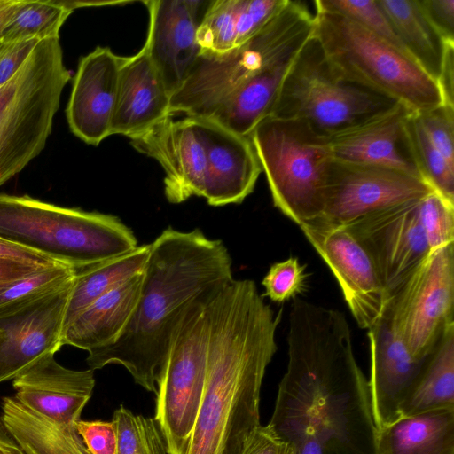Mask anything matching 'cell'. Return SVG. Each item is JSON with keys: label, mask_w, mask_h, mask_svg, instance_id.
I'll return each instance as SVG.
<instances>
[{"label": "cell", "mask_w": 454, "mask_h": 454, "mask_svg": "<svg viewBox=\"0 0 454 454\" xmlns=\"http://www.w3.org/2000/svg\"><path fill=\"white\" fill-rule=\"evenodd\" d=\"M315 9L312 35L341 79L415 113L443 104L437 82L405 51L340 13Z\"/></svg>", "instance_id": "obj_5"}, {"label": "cell", "mask_w": 454, "mask_h": 454, "mask_svg": "<svg viewBox=\"0 0 454 454\" xmlns=\"http://www.w3.org/2000/svg\"><path fill=\"white\" fill-rule=\"evenodd\" d=\"M9 44H4V43H2L0 42V57L1 55L6 51V49L8 48Z\"/></svg>", "instance_id": "obj_50"}, {"label": "cell", "mask_w": 454, "mask_h": 454, "mask_svg": "<svg viewBox=\"0 0 454 454\" xmlns=\"http://www.w3.org/2000/svg\"><path fill=\"white\" fill-rule=\"evenodd\" d=\"M95 386L93 370H70L47 355L13 379L15 397L54 421L75 425Z\"/></svg>", "instance_id": "obj_22"}, {"label": "cell", "mask_w": 454, "mask_h": 454, "mask_svg": "<svg viewBox=\"0 0 454 454\" xmlns=\"http://www.w3.org/2000/svg\"><path fill=\"white\" fill-rule=\"evenodd\" d=\"M242 454H295L294 447L278 438L268 426L260 425L248 437Z\"/></svg>", "instance_id": "obj_43"}, {"label": "cell", "mask_w": 454, "mask_h": 454, "mask_svg": "<svg viewBox=\"0 0 454 454\" xmlns=\"http://www.w3.org/2000/svg\"><path fill=\"white\" fill-rule=\"evenodd\" d=\"M313 25L299 33L280 53L244 81L209 118L232 132L249 137L270 115L284 79L311 36Z\"/></svg>", "instance_id": "obj_23"}, {"label": "cell", "mask_w": 454, "mask_h": 454, "mask_svg": "<svg viewBox=\"0 0 454 454\" xmlns=\"http://www.w3.org/2000/svg\"><path fill=\"white\" fill-rule=\"evenodd\" d=\"M121 57L97 47L79 60L66 108L72 133L98 145L111 136Z\"/></svg>", "instance_id": "obj_20"}, {"label": "cell", "mask_w": 454, "mask_h": 454, "mask_svg": "<svg viewBox=\"0 0 454 454\" xmlns=\"http://www.w3.org/2000/svg\"><path fill=\"white\" fill-rule=\"evenodd\" d=\"M314 4L315 8L338 12L348 17L390 44L405 51L378 0H317Z\"/></svg>", "instance_id": "obj_36"}, {"label": "cell", "mask_w": 454, "mask_h": 454, "mask_svg": "<svg viewBox=\"0 0 454 454\" xmlns=\"http://www.w3.org/2000/svg\"><path fill=\"white\" fill-rule=\"evenodd\" d=\"M367 331L371 352L368 385L372 416L379 430L401 418V405L415 385L428 356L422 360L411 356L393 330L386 311Z\"/></svg>", "instance_id": "obj_21"}, {"label": "cell", "mask_w": 454, "mask_h": 454, "mask_svg": "<svg viewBox=\"0 0 454 454\" xmlns=\"http://www.w3.org/2000/svg\"><path fill=\"white\" fill-rule=\"evenodd\" d=\"M39 41L32 38L9 44L0 57V86L17 72Z\"/></svg>", "instance_id": "obj_44"}, {"label": "cell", "mask_w": 454, "mask_h": 454, "mask_svg": "<svg viewBox=\"0 0 454 454\" xmlns=\"http://www.w3.org/2000/svg\"><path fill=\"white\" fill-rule=\"evenodd\" d=\"M0 257L16 258L43 264L59 262L51 258L0 238Z\"/></svg>", "instance_id": "obj_47"}, {"label": "cell", "mask_w": 454, "mask_h": 454, "mask_svg": "<svg viewBox=\"0 0 454 454\" xmlns=\"http://www.w3.org/2000/svg\"><path fill=\"white\" fill-rule=\"evenodd\" d=\"M437 84L442 94V103L454 106V43H445Z\"/></svg>", "instance_id": "obj_46"}, {"label": "cell", "mask_w": 454, "mask_h": 454, "mask_svg": "<svg viewBox=\"0 0 454 454\" xmlns=\"http://www.w3.org/2000/svg\"><path fill=\"white\" fill-rule=\"evenodd\" d=\"M418 215L430 252L454 243V202L433 191L418 203Z\"/></svg>", "instance_id": "obj_37"}, {"label": "cell", "mask_w": 454, "mask_h": 454, "mask_svg": "<svg viewBox=\"0 0 454 454\" xmlns=\"http://www.w3.org/2000/svg\"><path fill=\"white\" fill-rule=\"evenodd\" d=\"M351 337L342 312L293 299L287 369L267 425L278 438L311 434L330 454H377L368 380Z\"/></svg>", "instance_id": "obj_1"}, {"label": "cell", "mask_w": 454, "mask_h": 454, "mask_svg": "<svg viewBox=\"0 0 454 454\" xmlns=\"http://www.w3.org/2000/svg\"><path fill=\"white\" fill-rule=\"evenodd\" d=\"M405 51L436 82L445 43L426 17L419 0H378Z\"/></svg>", "instance_id": "obj_29"}, {"label": "cell", "mask_w": 454, "mask_h": 454, "mask_svg": "<svg viewBox=\"0 0 454 454\" xmlns=\"http://www.w3.org/2000/svg\"><path fill=\"white\" fill-rule=\"evenodd\" d=\"M71 1L24 0L0 35V42L12 44L35 38H59V31L74 11Z\"/></svg>", "instance_id": "obj_31"}, {"label": "cell", "mask_w": 454, "mask_h": 454, "mask_svg": "<svg viewBox=\"0 0 454 454\" xmlns=\"http://www.w3.org/2000/svg\"><path fill=\"white\" fill-rule=\"evenodd\" d=\"M74 275L73 267L56 262L18 280L0 294V316L59 289Z\"/></svg>", "instance_id": "obj_33"}, {"label": "cell", "mask_w": 454, "mask_h": 454, "mask_svg": "<svg viewBox=\"0 0 454 454\" xmlns=\"http://www.w3.org/2000/svg\"><path fill=\"white\" fill-rule=\"evenodd\" d=\"M377 454H454V409L403 416L377 430Z\"/></svg>", "instance_id": "obj_26"}, {"label": "cell", "mask_w": 454, "mask_h": 454, "mask_svg": "<svg viewBox=\"0 0 454 454\" xmlns=\"http://www.w3.org/2000/svg\"><path fill=\"white\" fill-rule=\"evenodd\" d=\"M23 3L24 0H0V35Z\"/></svg>", "instance_id": "obj_49"}, {"label": "cell", "mask_w": 454, "mask_h": 454, "mask_svg": "<svg viewBox=\"0 0 454 454\" xmlns=\"http://www.w3.org/2000/svg\"><path fill=\"white\" fill-rule=\"evenodd\" d=\"M406 128L422 178L435 192L454 202V165L431 143L414 112L410 114Z\"/></svg>", "instance_id": "obj_32"}, {"label": "cell", "mask_w": 454, "mask_h": 454, "mask_svg": "<svg viewBox=\"0 0 454 454\" xmlns=\"http://www.w3.org/2000/svg\"><path fill=\"white\" fill-rule=\"evenodd\" d=\"M305 269L296 257L272 264L262 281L264 295L278 303L297 297L306 288Z\"/></svg>", "instance_id": "obj_38"}, {"label": "cell", "mask_w": 454, "mask_h": 454, "mask_svg": "<svg viewBox=\"0 0 454 454\" xmlns=\"http://www.w3.org/2000/svg\"><path fill=\"white\" fill-rule=\"evenodd\" d=\"M454 243L433 250L389 299L386 312L414 359L427 358L454 325Z\"/></svg>", "instance_id": "obj_11"}, {"label": "cell", "mask_w": 454, "mask_h": 454, "mask_svg": "<svg viewBox=\"0 0 454 454\" xmlns=\"http://www.w3.org/2000/svg\"><path fill=\"white\" fill-rule=\"evenodd\" d=\"M74 280L0 316V383L13 380L63 346L65 316Z\"/></svg>", "instance_id": "obj_15"}, {"label": "cell", "mask_w": 454, "mask_h": 454, "mask_svg": "<svg viewBox=\"0 0 454 454\" xmlns=\"http://www.w3.org/2000/svg\"><path fill=\"white\" fill-rule=\"evenodd\" d=\"M236 8L237 0H213L196 34L201 51L221 54L236 47Z\"/></svg>", "instance_id": "obj_35"}, {"label": "cell", "mask_w": 454, "mask_h": 454, "mask_svg": "<svg viewBox=\"0 0 454 454\" xmlns=\"http://www.w3.org/2000/svg\"><path fill=\"white\" fill-rule=\"evenodd\" d=\"M215 291L188 307L156 379L154 419L168 454L188 453L207 379L209 328L206 305Z\"/></svg>", "instance_id": "obj_10"}, {"label": "cell", "mask_w": 454, "mask_h": 454, "mask_svg": "<svg viewBox=\"0 0 454 454\" xmlns=\"http://www.w3.org/2000/svg\"><path fill=\"white\" fill-rule=\"evenodd\" d=\"M2 419L24 454H90L75 425L46 418L15 396L2 400Z\"/></svg>", "instance_id": "obj_27"}, {"label": "cell", "mask_w": 454, "mask_h": 454, "mask_svg": "<svg viewBox=\"0 0 454 454\" xmlns=\"http://www.w3.org/2000/svg\"><path fill=\"white\" fill-rule=\"evenodd\" d=\"M249 137L274 206L298 226L318 220L333 160L327 137L303 121L273 116L263 119Z\"/></svg>", "instance_id": "obj_7"}, {"label": "cell", "mask_w": 454, "mask_h": 454, "mask_svg": "<svg viewBox=\"0 0 454 454\" xmlns=\"http://www.w3.org/2000/svg\"><path fill=\"white\" fill-rule=\"evenodd\" d=\"M129 139L136 150L155 159L162 167L164 192L170 203L201 197L207 160L192 117L174 121L168 115Z\"/></svg>", "instance_id": "obj_17"}, {"label": "cell", "mask_w": 454, "mask_h": 454, "mask_svg": "<svg viewBox=\"0 0 454 454\" xmlns=\"http://www.w3.org/2000/svg\"><path fill=\"white\" fill-rule=\"evenodd\" d=\"M286 0H237L236 47L258 33Z\"/></svg>", "instance_id": "obj_40"}, {"label": "cell", "mask_w": 454, "mask_h": 454, "mask_svg": "<svg viewBox=\"0 0 454 454\" xmlns=\"http://www.w3.org/2000/svg\"><path fill=\"white\" fill-rule=\"evenodd\" d=\"M76 429L90 454H116L117 438L113 421L79 419Z\"/></svg>", "instance_id": "obj_41"}, {"label": "cell", "mask_w": 454, "mask_h": 454, "mask_svg": "<svg viewBox=\"0 0 454 454\" xmlns=\"http://www.w3.org/2000/svg\"><path fill=\"white\" fill-rule=\"evenodd\" d=\"M233 279L224 244L200 230H164L150 244L135 311L112 343L89 351L90 369L124 366L135 382L156 393V379L188 307Z\"/></svg>", "instance_id": "obj_3"}, {"label": "cell", "mask_w": 454, "mask_h": 454, "mask_svg": "<svg viewBox=\"0 0 454 454\" xmlns=\"http://www.w3.org/2000/svg\"><path fill=\"white\" fill-rule=\"evenodd\" d=\"M205 389L187 454H242L260 424L266 368L277 351L276 316L254 281L232 279L208 299Z\"/></svg>", "instance_id": "obj_2"}, {"label": "cell", "mask_w": 454, "mask_h": 454, "mask_svg": "<svg viewBox=\"0 0 454 454\" xmlns=\"http://www.w3.org/2000/svg\"><path fill=\"white\" fill-rule=\"evenodd\" d=\"M411 113L408 107L396 103L364 122L327 137L332 158L388 168L424 180L406 128Z\"/></svg>", "instance_id": "obj_18"}, {"label": "cell", "mask_w": 454, "mask_h": 454, "mask_svg": "<svg viewBox=\"0 0 454 454\" xmlns=\"http://www.w3.org/2000/svg\"><path fill=\"white\" fill-rule=\"evenodd\" d=\"M433 191L426 181L395 169L333 159L326 174L323 213L317 221L347 225L371 213L420 200Z\"/></svg>", "instance_id": "obj_12"}, {"label": "cell", "mask_w": 454, "mask_h": 454, "mask_svg": "<svg viewBox=\"0 0 454 454\" xmlns=\"http://www.w3.org/2000/svg\"><path fill=\"white\" fill-rule=\"evenodd\" d=\"M419 200L371 213L345 225L370 254L388 299L430 253L419 219Z\"/></svg>", "instance_id": "obj_14"}, {"label": "cell", "mask_w": 454, "mask_h": 454, "mask_svg": "<svg viewBox=\"0 0 454 454\" xmlns=\"http://www.w3.org/2000/svg\"><path fill=\"white\" fill-rule=\"evenodd\" d=\"M305 3L286 0L253 37L221 54L201 51L182 87L170 98L169 114L209 118L249 76L274 59L302 30L313 25Z\"/></svg>", "instance_id": "obj_8"}, {"label": "cell", "mask_w": 454, "mask_h": 454, "mask_svg": "<svg viewBox=\"0 0 454 454\" xmlns=\"http://www.w3.org/2000/svg\"><path fill=\"white\" fill-rule=\"evenodd\" d=\"M0 238L74 269L135 250L132 231L118 217L0 193Z\"/></svg>", "instance_id": "obj_4"}, {"label": "cell", "mask_w": 454, "mask_h": 454, "mask_svg": "<svg viewBox=\"0 0 454 454\" xmlns=\"http://www.w3.org/2000/svg\"><path fill=\"white\" fill-rule=\"evenodd\" d=\"M0 454H24L0 416Z\"/></svg>", "instance_id": "obj_48"}, {"label": "cell", "mask_w": 454, "mask_h": 454, "mask_svg": "<svg viewBox=\"0 0 454 454\" xmlns=\"http://www.w3.org/2000/svg\"><path fill=\"white\" fill-rule=\"evenodd\" d=\"M192 118L207 160L201 197L211 206L241 203L262 171L250 137L232 132L211 118Z\"/></svg>", "instance_id": "obj_19"}, {"label": "cell", "mask_w": 454, "mask_h": 454, "mask_svg": "<svg viewBox=\"0 0 454 454\" xmlns=\"http://www.w3.org/2000/svg\"><path fill=\"white\" fill-rule=\"evenodd\" d=\"M142 283L143 272L96 300L65 329L62 344L89 352L114 342L135 311Z\"/></svg>", "instance_id": "obj_25"}, {"label": "cell", "mask_w": 454, "mask_h": 454, "mask_svg": "<svg viewBox=\"0 0 454 454\" xmlns=\"http://www.w3.org/2000/svg\"><path fill=\"white\" fill-rule=\"evenodd\" d=\"M299 227L337 279L358 326L369 330L382 317L389 299L364 247L345 225L315 221Z\"/></svg>", "instance_id": "obj_13"}, {"label": "cell", "mask_w": 454, "mask_h": 454, "mask_svg": "<svg viewBox=\"0 0 454 454\" xmlns=\"http://www.w3.org/2000/svg\"><path fill=\"white\" fill-rule=\"evenodd\" d=\"M440 409H454V325L427 358L400 411L403 417Z\"/></svg>", "instance_id": "obj_30"}, {"label": "cell", "mask_w": 454, "mask_h": 454, "mask_svg": "<svg viewBox=\"0 0 454 454\" xmlns=\"http://www.w3.org/2000/svg\"><path fill=\"white\" fill-rule=\"evenodd\" d=\"M170 98L145 46L121 57L111 135L131 138L146 130L170 115Z\"/></svg>", "instance_id": "obj_24"}, {"label": "cell", "mask_w": 454, "mask_h": 454, "mask_svg": "<svg viewBox=\"0 0 454 454\" xmlns=\"http://www.w3.org/2000/svg\"><path fill=\"white\" fill-rule=\"evenodd\" d=\"M144 44L170 97L187 79L201 52L196 34L212 0H149Z\"/></svg>", "instance_id": "obj_16"}, {"label": "cell", "mask_w": 454, "mask_h": 454, "mask_svg": "<svg viewBox=\"0 0 454 454\" xmlns=\"http://www.w3.org/2000/svg\"><path fill=\"white\" fill-rule=\"evenodd\" d=\"M149 254L150 244L138 246L121 256L74 269L75 276L66 311L64 331L96 300L143 272Z\"/></svg>", "instance_id": "obj_28"}, {"label": "cell", "mask_w": 454, "mask_h": 454, "mask_svg": "<svg viewBox=\"0 0 454 454\" xmlns=\"http://www.w3.org/2000/svg\"><path fill=\"white\" fill-rule=\"evenodd\" d=\"M395 104L341 79L311 35L285 77L270 116L303 121L330 137Z\"/></svg>", "instance_id": "obj_9"}, {"label": "cell", "mask_w": 454, "mask_h": 454, "mask_svg": "<svg viewBox=\"0 0 454 454\" xmlns=\"http://www.w3.org/2000/svg\"><path fill=\"white\" fill-rule=\"evenodd\" d=\"M46 265L49 264L16 258L0 257V294L13 283Z\"/></svg>", "instance_id": "obj_45"}, {"label": "cell", "mask_w": 454, "mask_h": 454, "mask_svg": "<svg viewBox=\"0 0 454 454\" xmlns=\"http://www.w3.org/2000/svg\"><path fill=\"white\" fill-rule=\"evenodd\" d=\"M428 21L445 43H454V0H419Z\"/></svg>", "instance_id": "obj_42"}, {"label": "cell", "mask_w": 454, "mask_h": 454, "mask_svg": "<svg viewBox=\"0 0 454 454\" xmlns=\"http://www.w3.org/2000/svg\"><path fill=\"white\" fill-rule=\"evenodd\" d=\"M112 421L116 431V454H168L154 419L135 415L121 406L114 411Z\"/></svg>", "instance_id": "obj_34"}, {"label": "cell", "mask_w": 454, "mask_h": 454, "mask_svg": "<svg viewBox=\"0 0 454 454\" xmlns=\"http://www.w3.org/2000/svg\"><path fill=\"white\" fill-rule=\"evenodd\" d=\"M70 79L59 38H46L0 86V186L43 150Z\"/></svg>", "instance_id": "obj_6"}, {"label": "cell", "mask_w": 454, "mask_h": 454, "mask_svg": "<svg viewBox=\"0 0 454 454\" xmlns=\"http://www.w3.org/2000/svg\"><path fill=\"white\" fill-rule=\"evenodd\" d=\"M415 114L431 143L454 165V106L442 104Z\"/></svg>", "instance_id": "obj_39"}]
</instances>
